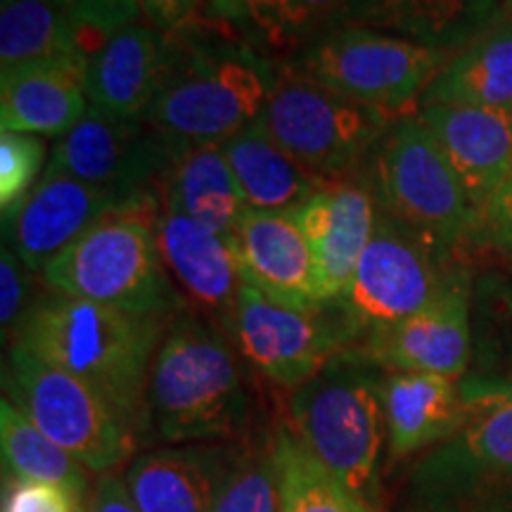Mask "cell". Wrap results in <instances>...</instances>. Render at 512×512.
<instances>
[{
    "instance_id": "cell-32",
    "label": "cell",
    "mask_w": 512,
    "mask_h": 512,
    "mask_svg": "<svg viewBox=\"0 0 512 512\" xmlns=\"http://www.w3.org/2000/svg\"><path fill=\"white\" fill-rule=\"evenodd\" d=\"M214 512H280L271 441L264 448H242Z\"/></svg>"
},
{
    "instance_id": "cell-44",
    "label": "cell",
    "mask_w": 512,
    "mask_h": 512,
    "mask_svg": "<svg viewBox=\"0 0 512 512\" xmlns=\"http://www.w3.org/2000/svg\"><path fill=\"white\" fill-rule=\"evenodd\" d=\"M508 512H512V510H508Z\"/></svg>"
},
{
    "instance_id": "cell-10",
    "label": "cell",
    "mask_w": 512,
    "mask_h": 512,
    "mask_svg": "<svg viewBox=\"0 0 512 512\" xmlns=\"http://www.w3.org/2000/svg\"><path fill=\"white\" fill-rule=\"evenodd\" d=\"M456 266L441 261L411 230L380 211L351 285L330 306L342 313L358 342L368 332L425 309L444 290Z\"/></svg>"
},
{
    "instance_id": "cell-17",
    "label": "cell",
    "mask_w": 512,
    "mask_h": 512,
    "mask_svg": "<svg viewBox=\"0 0 512 512\" xmlns=\"http://www.w3.org/2000/svg\"><path fill=\"white\" fill-rule=\"evenodd\" d=\"M415 114L437 140L477 211L510 183L512 112L475 105H422Z\"/></svg>"
},
{
    "instance_id": "cell-35",
    "label": "cell",
    "mask_w": 512,
    "mask_h": 512,
    "mask_svg": "<svg viewBox=\"0 0 512 512\" xmlns=\"http://www.w3.org/2000/svg\"><path fill=\"white\" fill-rule=\"evenodd\" d=\"M81 505V498L62 486L12 477L3 482V512H83Z\"/></svg>"
},
{
    "instance_id": "cell-1",
    "label": "cell",
    "mask_w": 512,
    "mask_h": 512,
    "mask_svg": "<svg viewBox=\"0 0 512 512\" xmlns=\"http://www.w3.org/2000/svg\"><path fill=\"white\" fill-rule=\"evenodd\" d=\"M249 422L235 344L214 320L181 311L152 361L138 437L147 444H226Z\"/></svg>"
},
{
    "instance_id": "cell-5",
    "label": "cell",
    "mask_w": 512,
    "mask_h": 512,
    "mask_svg": "<svg viewBox=\"0 0 512 512\" xmlns=\"http://www.w3.org/2000/svg\"><path fill=\"white\" fill-rule=\"evenodd\" d=\"M358 183L373 192L377 207L420 238L446 264L470 245L477 209L441 155L418 114L396 119L366 164Z\"/></svg>"
},
{
    "instance_id": "cell-6",
    "label": "cell",
    "mask_w": 512,
    "mask_h": 512,
    "mask_svg": "<svg viewBox=\"0 0 512 512\" xmlns=\"http://www.w3.org/2000/svg\"><path fill=\"white\" fill-rule=\"evenodd\" d=\"M380 377L382 368L344 349L290 396L294 434L370 508L377 501V465L387 434Z\"/></svg>"
},
{
    "instance_id": "cell-36",
    "label": "cell",
    "mask_w": 512,
    "mask_h": 512,
    "mask_svg": "<svg viewBox=\"0 0 512 512\" xmlns=\"http://www.w3.org/2000/svg\"><path fill=\"white\" fill-rule=\"evenodd\" d=\"M69 17L91 34L107 38L114 31L140 19L138 0H53Z\"/></svg>"
},
{
    "instance_id": "cell-11",
    "label": "cell",
    "mask_w": 512,
    "mask_h": 512,
    "mask_svg": "<svg viewBox=\"0 0 512 512\" xmlns=\"http://www.w3.org/2000/svg\"><path fill=\"white\" fill-rule=\"evenodd\" d=\"M228 337L261 375L290 392L356 344L354 330L335 306L318 311L290 309L247 283Z\"/></svg>"
},
{
    "instance_id": "cell-2",
    "label": "cell",
    "mask_w": 512,
    "mask_h": 512,
    "mask_svg": "<svg viewBox=\"0 0 512 512\" xmlns=\"http://www.w3.org/2000/svg\"><path fill=\"white\" fill-rule=\"evenodd\" d=\"M171 320L50 290L31 306L15 342L86 382L138 434L152 361Z\"/></svg>"
},
{
    "instance_id": "cell-38",
    "label": "cell",
    "mask_w": 512,
    "mask_h": 512,
    "mask_svg": "<svg viewBox=\"0 0 512 512\" xmlns=\"http://www.w3.org/2000/svg\"><path fill=\"white\" fill-rule=\"evenodd\" d=\"M147 22L166 34L190 27L200 0H138Z\"/></svg>"
},
{
    "instance_id": "cell-15",
    "label": "cell",
    "mask_w": 512,
    "mask_h": 512,
    "mask_svg": "<svg viewBox=\"0 0 512 512\" xmlns=\"http://www.w3.org/2000/svg\"><path fill=\"white\" fill-rule=\"evenodd\" d=\"M155 230L162 261L178 292H183V299L195 306L197 313L214 320L228 335L245 287L235 240L192 221L181 211L166 209L164 204L155 219Z\"/></svg>"
},
{
    "instance_id": "cell-20",
    "label": "cell",
    "mask_w": 512,
    "mask_h": 512,
    "mask_svg": "<svg viewBox=\"0 0 512 512\" xmlns=\"http://www.w3.org/2000/svg\"><path fill=\"white\" fill-rule=\"evenodd\" d=\"M294 214L313 249L323 304H335L373 240L380 207L366 185L342 181L316 192Z\"/></svg>"
},
{
    "instance_id": "cell-43",
    "label": "cell",
    "mask_w": 512,
    "mask_h": 512,
    "mask_svg": "<svg viewBox=\"0 0 512 512\" xmlns=\"http://www.w3.org/2000/svg\"><path fill=\"white\" fill-rule=\"evenodd\" d=\"M510 183H512V178H510Z\"/></svg>"
},
{
    "instance_id": "cell-37",
    "label": "cell",
    "mask_w": 512,
    "mask_h": 512,
    "mask_svg": "<svg viewBox=\"0 0 512 512\" xmlns=\"http://www.w3.org/2000/svg\"><path fill=\"white\" fill-rule=\"evenodd\" d=\"M470 245L489 247L512 256V183L505 185L494 200L477 211Z\"/></svg>"
},
{
    "instance_id": "cell-9",
    "label": "cell",
    "mask_w": 512,
    "mask_h": 512,
    "mask_svg": "<svg viewBox=\"0 0 512 512\" xmlns=\"http://www.w3.org/2000/svg\"><path fill=\"white\" fill-rule=\"evenodd\" d=\"M396 119L290 72L268 98L259 124L283 150L330 183L351 181Z\"/></svg>"
},
{
    "instance_id": "cell-39",
    "label": "cell",
    "mask_w": 512,
    "mask_h": 512,
    "mask_svg": "<svg viewBox=\"0 0 512 512\" xmlns=\"http://www.w3.org/2000/svg\"><path fill=\"white\" fill-rule=\"evenodd\" d=\"M88 512H140L136 501L128 494V486L117 475H105L95 486Z\"/></svg>"
},
{
    "instance_id": "cell-29",
    "label": "cell",
    "mask_w": 512,
    "mask_h": 512,
    "mask_svg": "<svg viewBox=\"0 0 512 512\" xmlns=\"http://www.w3.org/2000/svg\"><path fill=\"white\" fill-rule=\"evenodd\" d=\"M422 105H475L512 112V19H501L458 50L422 95Z\"/></svg>"
},
{
    "instance_id": "cell-3",
    "label": "cell",
    "mask_w": 512,
    "mask_h": 512,
    "mask_svg": "<svg viewBox=\"0 0 512 512\" xmlns=\"http://www.w3.org/2000/svg\"><path fill=\"white\" fill-rule=\"evenodd\" d=\"M283 76V62L223 31L219 38L174 34V55L145 114L185 147L223 145L259 121Z\"/></svg>"
},
{
    "instance_id": "cell-27",
    "label": "cell",
    "mask_w": 512,
    "mask_h": 512,
    "mask_svg": "<svg viewBox=\"0 0 512 512\" xmlns=\"http://www.w3.org/2000/svg\"><path fill=\"white\" fill-rule=\"evenodd\" d=\"M91 110L86 76L60 67H29L0 76V131L55 136Z\"/></svg>"
},
{
    "instance_id": "cell-7",
    "label": "cell",
    "mask_w": 512,
    "mask_h": 512,
    "mask_svg": "<svg viewBox=\"0 0 512 512\" xmlns=\"http://www.w3.org/2000/svg\"><path fill=\"white\" fill-rule=\"evenodd\" d=\"M453 55L380 29L335 27L283 64L304 79L401 119L418 112L422 95Z\"/></svg>"
},
{
    "instance_id": "cell-34",
    "label": "cell",
    "mask_w": 512,
    "mask_h": 512,
    "mask_svg": "<svg viewBox=\"0 0 512 512\" xmlns=\"http://www.w3.org/2000/svg\"><path fill=\"white\" fill-rule=\"evenodd\" d=\"M34 271L24 264L10 245L0 247V328H3V342H15L24 320H27L31 306V278Z\"/></svg>"
},
{
    "instance_id": "cell-24",
    "label": "cell",
    "mask_w": 512,
    "mask_h": 512,
    "mask_svg": "<svg viewBox=\"0 0 512 512\" xmlns=\"http://www.w3.org/2000/svg\"><path fill=\"white\" fill-rule=\"evenodd\" d=\"M380 399L394 458L453 437L472 411L458 380L441 375L382 370Z\"/></svg>"
},
{
    "instance_id": "cell-23",
    "label": "cell",
    "mask_w": 512,
    "mask_h": 512,
    "mask_svg": "<svg viewBox=\"0 0 512 512\" xmlns=\"http://www.w3.org/2000/svg\"><path fill=\"white\" fill-rule=\"evenodd\" d=\"M105 38L83 29L53 0H0V76L29 67H60L86 76Z\"/></svg>"
},
{
    "instance_id": "cell-19",
    "label": "cell",
    "mask_w": 512,
    "mask_h": 512,
    "mask_svg": "<svg viewBox=\"0 0 512 512\" xmlns=\"http://www.w3.org/2000/svg\"><path fill=\"white\" fill-rule=\"evenodd\" d=\"M174 55V34L152 24H126L95 50L86 72L91 107L117 119H145Z\"/></svg>"
},
{
    "instance_id": "cell-8",
    "label": "cell",
    "mask_w": 512,
    "mask_h": 512,
    "mask_svg": "<svg viewBox=\"0 0 512 512\" xmlns=\"http://www.w3.org/2000/svg\"><path fill=\"white\" fill-rule=\"evenodd\" d=\"M5 399L86 470L110 472L136 451L138 434L95 389L10 344L3 363Z\"/></svg>"
},
{
    "instance_id": "cell-41",
    "label": "cell",
    "mask_w": 512,
    "mask_h": 512,
    "mask_svg": "<svg viewBox=\"0 0 512 512\" xmlns=\"http://www.w3.org/2000/svg\"><path fill=\"white\" fill-rule=\"evenodd\" d=\"M465 399H475V396H501V399L512 401V382H489V380H467L463 384Z\"/></svg>"
},
{
    "instance_id": "cell-28",
    "label": "cell",
    "mask_w": 512,
    "mask_h": 512,
    "mask_svg": "<svg viewBox=\"0 0 512 512\" xmlns=\"http://www.w3.org/2000/svg\"><path fill=\"white\" fill-rule=\"evenodd\" d=\"M159 197L166 209L181 211L233 240L247 209L221 145L185 147L164 178Z\"/></svg>"
},
{
    "instance_id": "cell-40",
    "label": "cell",
    "mask_w": 512,
    "mask_h": 512,
    "mask_svg": "<svg viewBox=\"0 0 512 512\" xmlns=\"http://www.w3.org/2000/svg\"><path fill=\"white\" fill-rule=\"evenodd\" d=\"M491 297H494V302H496L494 316H496V320H501V323H503L501 358L505 361V368H508V373H505L501 382H512V285L510 287H498V290H494Z\"/></svg>"
},
{
    "instance_id": "cell-12",
    "label": "cell",
    "mask_w": 512,
    "mask_h": 512,
    "mask_svg": "<svg viewBox=\"0 0 512 512\" xmlns=\"http://www.w3.org/2000/svg\"><path fill=\"white\" fill-rule=\"evenodd\" d=\"M185 145L145 119H117L91 107L72 131L57 138L46 174L79 178L126 197L162 188Z\"/></svg>"
},
{
    "instance_id": "cell-33",
    "label": "cell",
    "mask_w": 512,
    "mask_h": 512,
    "mask_svg": "<svg viewBox=\"0 0 512 512\" xmlns=\"http://www.w3.org/2000/svg\"><path fill=\"white\" fill-rule=\"evenodd\" d=\"M48 147L41 136L0 131V211H17L46 174Z\"/></svg>"
},
{
    "instance_id": "cell-16",
    "label": "cell",
    "mask_w": 512,
    "mask_h": 512,
    "mask_svg": "<svg viewBox=\"0 0 512 512\" xmlns=\"http://www.w3.org/2000/svg\"><path fill=\"white\" fill-rule=\"evenodd\" d=\"M235 247L254 290L290 309H325L313 249L294 211L245 209Z\"/></svg>"
},
{
    "instance_id": "cell-42",
    "label": "cell",
    "mask_w": 512,
    "mask_h": 512,
    "mask_svg": "<svg viewBox=\"0 0 512 512\" xmlns=\"http://www.w3.org/2000/svg\"><path fill=\"white\" fill-rule=\"evenodd\" d=\"M505 3H508V5H510V8H512V0H505Z\"/></svg>"
},
{
    "instance_id": "cell-22",
    "label": "cell",
    "mask_w": 512,
    "mask_h": 512,
    "mask_svg": "<svg viewBox=\"0 0 512 512\" xmlns=\"http://www.w3.org/2000/svg\"><path fill=\"white\" fill-rule=\"evenodd\" d=\"M501 19L498 0H349L335 27L380 29L458 53Z\"/></svg>"
},
{
    "instance_id": "cell-25",
    "label": "cell",
    "mask_w": 512,
    "mask_h": 512,
    "mask_svg": "<svg viewBox=\"0 0 512 512\" xmlns=\"http://www.w3.org/2000/svg\"><path fill=\"white\" fill-rule=\"evenodd\" d=\"M349 0H209L207 15L226 34L268 57L302 53L335 27ZM287 57V60H290Z\"/></svg>"
},
{
    "instance_id": "cell-13",
    "label": "cell",
    "mask_w": 512,
    "mask_h": 512,
    "mask_svg": "<svg viewBox=\"0 0 512 512\" xmlns=\"http://www.w3.org/2000/svg\"><path fill=\"white\" fill-rule=\"evenodd\" d=\"M472 278L458 264L444 290L413 316L368 332L354 349L387 373H425L458 380L472 356Z\"/></svg>"
},
{
    "instance_id": "cell-14",
    "label": "cell",
    "mask_w": 512,
    "mask_h": 512,
    "mask_svg": "<svg viewBox=\"0 0 512 512\" xmlns=\"http://www.w3.org/2000/svg\"><path fill=\"white\" fill-rule=\"evenodd\" d=\"M143 197H126L72 176L43 174L27 200L3 219V242L41 278L43 268L86 230Z\"/></svg>"
},
{
    "instance_id": "cell-31",
    "label": "cell",
    "mask_w": 512,
    "mask_h": 512,
    "mask_svg": "<svg viewBox=\"0 0 512 512\" xmlns=\"http://www.w3.org/2000/svg\"><path fill=\"white\" fill-rule=\"evenodd\" d=\"M0 453L12 479L55 484L81 498L88 494V477L74 456L46 437L27 415L5 399L0 401Z\"/></svg>"
},
{
    "instance_id": "cell-26",
    "label": "cell",
    "mask_w": 512,
    "mask_h": 512,
    "mask_svg": "<svg viewBox=\"0 0 512 512\" xmlns=\"http://www.w3.org/2000/svg\"><path fill=\"white\" fill-rule=\"evenodd\" d=\"M221 147L247 209L294 211L332 185L275 143L259 121L235 133Z\"/></svg>"
},
{
    "instance_id": "cell-4",
    "label": "cell",
    "mask_w": 512,
    "mask_h": 512,
    "mask_svg": "<svg viewBox=\"0 0 512 512\" xmlns=\"http://www.w3.org/2000/svg\"><path fill=\"white\" fill-rule=\"evenodd\" d=\"M162 197L143 200L105 216L74 245L43 268L48 290L86 302L114 306L145 316L176 318L185 299L166 271L159 252L155 219Z\"/></svg>"
},
{
    "instance_id": "cell-30",
    "label": "cell",
    "mask_w": 512,
    "mask_h": 512,
    "mask_svg": "<svg viewBox=\"0 0 512 512\" xmlns=\"http://www.w3.org/2000/svg\"><path fill=\"white\" fill-rule=\"evenodd\" d=\"M271 448L280 512H375L313 456L290 425H278Z\"/></svg>"
},
{
    "instance_id": "cell-18",
    "label": "cell",
    "mask_w": 512,
    "mask_h": 512,
    "mask_svg": "<svg viewBox=\"0 0 512 512\" xmlns=\"http://www.w3.org/2000/svg\"><path fill=\"white\" fill-rule=\"evenodd\" d=\"M242 448L181 444L140 453L124 482L140 512H214Z\"/></svg>"
},
{
    "instance_id": "cell-21",
    "label": "cell",
    "mask_w": 512,
    "mask_h": 512,
    "mask_svg": "<svg viewBox=\"0 0 512 512\" xmlns=\"http://www.w3.org/2000/svg\"><path fill=\"white\" fill-rule=\"evenodd\" d=\"M467 403L472 411L465 425L418 467L425 491L451 494L512 479V401L475 396Z\"/></svg>"
}]
</instances>
